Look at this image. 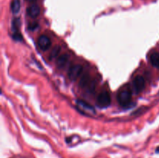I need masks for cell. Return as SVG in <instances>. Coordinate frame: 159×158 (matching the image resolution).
<instances>
[{
    "label": "cell",
    "mask_w": 159,
    "mask_h": 158,
    "mask_svg": "<svg viewBox=\"0 0 159 158\" xmlns=\"http://www.w3.org/2000/svg\"><path fill=\"white\" fill-rule=\"evenodd\" d=\"M26 1L30 2H34L35 1V0H26Z\"/></svg>",
    "instance_id": "5bb4252c"
},
{
    "label": "cell",
    "mask_w": 159,
    "mask_h": 158,
    "mask_svg": "<svg viewBox=\"0 0 159 158\" xmlns=\"http://www.w3.org/2000/svg\"><path fill=\"white\" fill-rule=\"evenodd\" d=\"M68 60H69V55L68 54H62V55H61L57 58V61H56L57 67L58 68H60V69L64 68L65 67V65L67 64V63L68 62Z\"/></svg>",
    "instance_id": "ba28073f"
},
{
    "label": "cell",
    "mask_w": 159,
    "mask_h": 158,
    "mask_svg": "<svg viewBox=\"0 0 159 158\" xmlns=\"http://www.w3.org/2000/svg\"><path fill=\"white\" fill-rule=\"evenodd\" d=\"M150 62L153 67L159 68V54L158 53H153L150 56Z\"/></svg>",
    "instance_id": "9c48e42d"
},
{
    "label": "cell",
    "mask_w": 159,
    "mask_h": 158,
    "mask_svg": "<svg viewBox=\"0 0 159 158\" xmlns=\"http://www.w3.org/2000/svg\"><path fill=\"white\" fill-rule=\"evenodd\" d=\"M133 88L136 93H140L145 88V80L141 75H138L133 81Z\"/></svg>",
    "instance_id": "8992f818"
},
{
    "label": "cell",
    "mask_w": 159,
    "mask_h": 158,
    "mask_svg": "<svg viewBox=\"0 0 159 158\" xmlns=\"http://www.w3.org/2000/svg\"><path fill=\"white\" fill-rule=\"evenodd\" d=\"M60 51H61V47L59 46H55V47H54L52 49V50H51V54H50L49 58L51 59V60H54V59H55L56 57L59 54Z\"/></svg>",
    "instance_id": "7c38bea8"
},
{
    "label": "cell",
    "mask_w": 159,
    "mask_h": 158,
    "mask_svg": "<svg viewBox=\"0 0 159 158\" xmlns=\"http://www.w3.org/2000/svg\"><path fill=\"white\" fill-rule=\"evenodd\" d=\"M20 10V0H12L11 11L13 14H17Z\"/></svg>",
    "instance_id": "30bf717a"
},
{
    "label": "cell",
    "mask_w": 159,
    "mask_h": 158,
    "mask_svg": "<svg viewBox=\"0 0 159 158\" xmlns=\"http://www.w3.org/2000/svg\"><path fill=\"white\" fill-rule=\"evenodd\" d=\"M77 103L80 107L85 108V109H87V111L94 112V108H93V106H91V105H90L89 103H87V102H84V101H82V100H79L77 102Z\"/></svg>",
    "instance_id": "8fae6325"
},
{
    "label": "cell",
    "mask_w": 159,
    "mask_h": 158,
    "mask_svg": "<svg viewBox=\"0 0 159 158\" xmlns=\"http://www.w3.org/2000/svg\"><path fill=\"white\" fill-rule=\"evenodd\" d=\"M96 84L94 80L92 79L89 74H82L81 77L80 81H79V85L82 88L86 90L88 92H93L96 89Z\"/></svg>",
    "instance_id": "6da1fadb"
},
{
    "label": "cell",
    "mask_w": 159,
    "mask_h": 158,
    "mask_svg": "<svg viewBox=\"0 0 159 158\" xmlns=\"http://www.w3.org/2000/svg\"><path fill=\"white\" fill-rule=\"evenodd\" d=\"M26 13L31 18H37L40 13V9L38 5L32 4L26 9Z\"/></svg>",
    "instance_id": "52a82bcc"
},
{
    "label": "cell",
    "mask_w": 159,
    "mask_h": 158,
    "mask_svg": "<svg viewBox=\"0 0 159 158\" xmlns=\"http://www.w3.org/2000/svg\"><path fill=\"white\" fill-rule=\"evenodd\" d=\"M13 38L16 40H22V35L19 32H16L13 34Z\"/></svg>",
    "instance_id": "4fadbf2b"
},
{
    "label": "cell",
    "mask_w": 159,
    "mask_h": 158,
    "mask_svg": "<svg viewBox=\"0 0 159 158\" xmlns=\"http://www.w3.org/2000/svg\"><path fill=\"white\" fill-rule=\"evenodd\" d=\"M37 45L41 50L46 51L50 49L51 46V39L46 35H41L37 39Z\"/></svg>",
    "instance_id": "5b68a950"
},
{
    "label": "cell",
    "mask_w": 159,
    "mask_h": 158,
    "mask_svg": "<svg viewBox=\"0 0 159 158\" xmlns=\"http://www.w3.org/2000/svg\"><path fill=\"white\" fill-rule=\"evenodd\" d=\"M156 152H157V153H159V147L156 149Z\"/></svg>",
    "instance_id": "9a60e30c"
},
{
    "label": "cell",
    "mask_w": 159,
    "mask_h": 158,
    "mask_svg": "<svg viewBox=\"0 0 159 158\" xmlns=\"http://www.w3.org/2000/svg\"><path fill=\"white\" fill-rule=\"evenodd\" d=\"M111 103V97L108 91H103L98 95L96 99V104L101 108H107Z\"/></svg>",
    "instance_id": "3957f363"
},
{
    "label": "cell",
    "mask_w": 159,
    "mask_h": 158,
    "mask_svg": "<svg viewBox=\"0 0 159 158\" xmlns=\"http://www.w3.org/2000/svg\"><path fill=\"white\" fill-rule=\"evenodd\" d=\"M131 91L129 89L124 88L120 90L117 94V101L120 105L123 107L128 106L131 102Z\"/></svg>",
    "instance_id": "7a4b0ae2"
},
{
    "label": "cell",
    "mask_w": 159,
    "mask_h": 158,
    "mask_svg": "<svg viewBox=\"0 0 159 158\" xmlns=\"http://www.w3.org/2000/svg\"><path fill=\"white\" fill-rule=\"evenodd\" d=\"M83 67L81 64H75L70 68L68 75L71 81H76L83 74Z\"/></svg>",
    "instance_id": "277c9868"
}]
</instances>
